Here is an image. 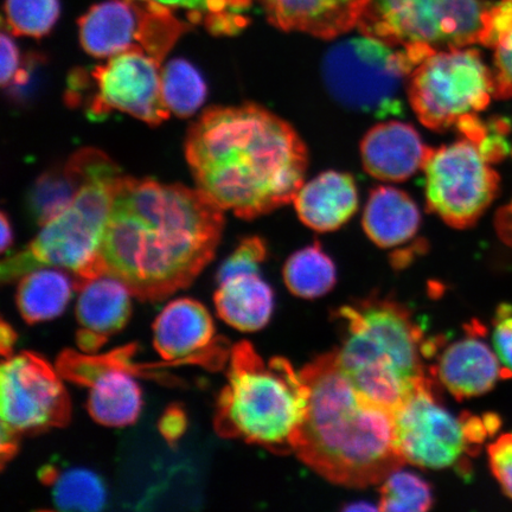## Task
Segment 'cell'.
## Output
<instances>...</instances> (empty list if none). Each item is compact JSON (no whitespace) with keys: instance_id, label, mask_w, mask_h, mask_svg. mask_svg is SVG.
<instances>
[{"instance_id":"6da1fadb","label":"cell","mask_w":512,"mask_h":512,"mask_svg":"<svg viewBox=\"0 0 512 512\" xmlns=\"http://www.w3.org/2000/svg\"><path fill=\"white\" fill-rule=\"evenodd\" d=\"M223 226V209L200 189L123 176L102 242V270L133 297L160 302L191 285L214 259Z\"/></svg>"},{"instance_id":"7a4b0ae2","label":"cell","mask_w":512,"mask_h":512,"mask_svg":"<svg viewBox=\"0 0 512 512\" xmlns=\"http://www.w3.org/2000/svg\"><path fill=\"white\" fill-rule=\"evenodd\" d=\"M185 155L198 189L245 220L293 201L309 163L294 128L256 105L209 108L190 127Z\"/></svg>"},{"instance_id":"3957f363","label":"cell","mask_w":512,"mask_h":512,"mask_svg":"<svg viewBox=\"0 0 512 512\" xmlns=\"http://www.w3.org/2000/svg\"><path fill=\"white\" fill-rule=\"evenodd\" d=\"M310 389L309 408L294 453L329 482L348 488L381 484L400 469L395 415L352 384L336 352L300 370Z\"/></svg>"},{"instance_id":"277c9868","label":"cell","mask_w":512,"mask_h":512,"mask_svg":"<svg viewBox=\"0 0 512 512\" xmlns=\"http://www.w3.org/2000/svg\"><path fill=\"white\" fill-rule=\"evenodd\" d=\"M343 336L336 350L339 369L368 398L395 413L430 379L428 341L406 306L370 297L335 312Z\"/></svg>"},{"instance_id":"5b68a950","label":"cell","mask_w":512,"mask_h":512,"mask_svg":"<svg viewBox=\"0 0 512 512\" xmlns=\"http://www.w3.org/2000/svg\"><path fill=\"white\" fill-rule=\"evenodd\" d=\"M309 400V386L290 361H266L242 341L230 352L214 428L223 439L242 440L275 454L294 453Z\"/></svg>"},{"instance_id":"8992f818","label":"cell","mask_w":512,"mask_h":512,"mask_svg":"<svg viewBox=\"0 0 512 512\" xmlns=\"http://www.w3.org/2000/svg\"><path fill=\"white\" fill-rule=\"evenodd\" d=\"M121 177L119 166L99 151L91 174L72 204L43 224L41 232L23 251L3 260V283L40 268L56 267L72 275L78 290L86 281L104 275L101 247Z\"/></svg>"},{"instance_id":"52a82bcc","label":"cell","mask_w":512,"mask_h":512,"mask_svg":"<svg viewBox=\"0 0 512 512\" xmlns=\"http://www.w3.org/2000/svg\"><path fill=\"white\" fill-rule=\"evenodd\" d=\"M395 48L399 47L368 35L337 42L323 60L326 88L350 110L380 118L400 114L403 85L435 50L424 46Z\"/></svg>"},{"instance_id":"ba28073f","label":"cell","mask_w":512,"mask_h":512,"mask_svg":"<svg viewBox=\"0 0 512 512\" xmlns=\"http://www.w3.org/2000/svg\"><path fill=\"white\" fill-rule=\"evenodd\" d=\"M396 444L405 460L421 469H454L469 475V457L476 456L494 435L498 416L453 415L441 405L437 381L431 376L396 409Z\"/></svg>"},{"instance_id":"9c48e42d","label":"cell","mask_w":512,"mask_h":512,"mask_svg":"<svg viewBox=\"0 0 512 512\" xmlns=\"http://www.w3.org/2000/svg\"><path fill=\"white\" fill-rule=\"evenodd\" d=\"M486 0H370L358 27L394 47L434 50L482 44Z\"/></svg>"},{"instance_id":"30bf717a","label":"cell","mask_w":512,"mask_h":512,"mask_svg":"<svg viewBox=\"0 0 512 512\" xmlns=\"http://www.w3.org/2000/svg\"><path fill=\"white\" fill-rule=\"evenodd\" d=\"M409 104L433 131H445L482 112L494 96V76L475 49L435 50L407 82Z\"/></svg>"},{"instance_id":"8fae6325","label":"cell","mask_w":512,"mask_h":512,"mask_svg":"<svg viewBox=\"0 0 512 512\" xmlns=\"http://www.w3.org/2000/svg\"><path fill=\"white\" fill-rule=\"evenodd\" d=\"M2 469L17 456L25 435L66 427L72 419V402L57 369L35 352L4 358L0 368Z\"/></svg>"},{"instance_id":"7c38bea8","label":"cell","mask_w":512,"mask_h":512,"mask_svg":"<svg viewBox=\"0 0 512 512\" xmlns=\"http://www.w3.org/2000/svg\"><path fill=\"white\" fill-rule=\"evenodd\" d=\"M67 100L76 104L89 92L88 113L93 119L118 111L149 125L169 118L162 92L160 62L139 50L125 51L91 73L75 70L68 82Z\"/></svg>"},{"instance_id":"4fadbf2b","label":"cell","mask_w":512,"mask_h":512,"mask_svg":"<svg viewBox=\"0 0 512 512\" xmlns=\"http://www.w3.org/2000/svg\"><path fill=\"white\" fill-rule=\"evenodd\" d=\"M472 140L430 151L424 168L427 207L448 226L470 228L494 202L499 177Z\"/></svg>"},{"instance_id":"5bb4252c","label":"cell","mask_w":512,"mask_h":512,"mask_svg":"<svg viewBox=\"0 0 512 512\" xmlns=\"http://www.w3.org/2000/svg\"><path fill=\"white\" fill-rule=\"evenodd\" d=\"M133 351L130 347L98 356L66 350L56 362L62 379L89 388L88 413L102 426H130L142 412V389L136 381L140 368L130 362Z\"/></svg>"},{"instance_id":"9a60e30c","label":"cell","mask_w":512,"mask_h":512,"mask_svg":"<svg viewBox=\"0 0 512 512\" xmlns=\"http://www.w3.org/2000/svg\"><path fill=\"white\" fill-rule=\"evenodd\" d=\"M153 345L169 366H198L221 370L230 352L226 338L216 336L213 317L206 306L190 298L166 305L153 323Z\"/></svg>"},{"instance_id":"2e32d148","label":"cell","mask_w":512,"mask_h":512,"mask_svg":"<svg viewBox=\"0 0 512 512\" xmlns=\"http://www.w3.org/2000/svg\"><path fill=\"white\" fill-rule=\"evenodd\" d=\"M79 36L86 53L98 59L130 50L153 56L162 41L163 14L149 4L107 0L79 19Z\"/></svg>"},{"instance_id":"e0dca14e","label":"cell","mask_w":512,"mask_h":512,"mask_svg":"<svg viewBox=\"0 0 512 512\" xmlns=\"http://www.w3.org/2000/svg\"><path fill=\"white\" fill-rule=\"evenodd\" d=\"M466 329V336L451 344L440 339L437 361L430 370L433 379L459 401L489 393L507 377L496 352L485 343L483 329L478 330L477 323Z\"/></svg>"},{"instance_id":"ac0fdd59","label":"cell","mask_w":512,"mask_h":512,"mask_svg":"<svg viewBox=\"0 0 512 512\" xmlns=\"http://www.w3.org/2000/svg\"><path fill=\"white\" fill-rule=\"evenodd\" d=\"M76 342L86 354H94L108 338L123 330L132 315V293L120 280L101 275L78 287Z\"/></svg>"},{"instance_id":"d6986e66","label":"cell","mask_w":512,"mask_h":512,"mask_svg":"<svg viewBox=\"0 0 512 512\" xmlns=\"http://www.w3.org/2000/svg\"><path fill=\"white\" fill-rule=\"evenodd\" d=\"M430 151L413 126L396 120L374 126L361 143L364 169L384 182L411 178L424 168Z\"/></svg>"},{"instance_id":"ffe728a7","label":"cell","mask_w":512,"mask_h":512,"mask_svg":"<svg viewBox=\"0 0 512 512\" xmlns=\"http://www.w3.org/2000/svg\"><path fill=\"white\" fill-rule=\"evenodd\" d=\"M260 3L274 27L329 40L356 27L370 0H260Z\"/></svg>"},{"instance_id":"44dd1931","label":"cell","mask_w":512,"mask_h":512,"mask_svg":"<svg viewBox=\"0 0 512 512\" xmlns=\"http://www.w3.org/2000/svg\"><path fill=\"white\" fill-rule=\"evenodd\" d=\"M293 201L305 226L317 232H332L356 213L357 188L350 175L328 171L303 184Z\"/></svg>"},{"instance_id":"7402d4cb","label":"cell","mask_w":512,"mask_h":512,"mask_svg":"<svg viewBox=\"0 0 512 512\" xmlns=\"http://www.w3.org/2000/svg\"><path fill=\"white\" fill-rule=\"evenodd\" d=\"M214 303L217 315L242 332H256L270 322L273 290L258 273H241L217 283Z\"/></svg>"},{"instance_id":"603a6c76","label":"cell","mask_w":512,"mask_h":512,"mask_svg":"<svg viewBox=\"0 0 512 512\" xmlns=\"http://www.w3.org/2000/svg\"><path fill=\"white\" fill-rule=\"evenodd\" d=\"M96 155L98 150L83 149L63 165L44 172L29 191L30 219L43 226L66 210L91 174Z\"/></svg>"},{"instance_id":"cb8c5ba5","label":"cell","mask_w":512,"mask_h":512,"mask_svg":"<svg viewBox=\"0 0 512 512\" xmlns=\"http://www.w3.org/2000/svg\"><path fill=\"white\" fill-rule=\"evenodd\" d=\"M420 221V211L406 192L392 187L371 191L364 209L363 228L376 246L405 245L418 233Z\"/></svg>"},{"instance_id":"d4e9b609","label":"cell","mask_w":512,"mask_h":512,"mask_svg":"<svg viewBox=\"0 0 512 512\" xmlns=\"http://www.w3.org/2000/svg\"><path fill=\"white\" fill-rule=\"evenodd\" d=\"M75 283L72 275L60 270L40 268L19 281L16 304L28 324L48 322L62 315L72 299Z\"/></svg>"},{"instance_id":"484cf974","label":"cell","mask_w":512,"mask_h":512,"mask_svg":"<svg viewBox=\"0 0 512 512\" xmlns=\"http://www.w3.org/2000/svg\"><path fill=\"white\" fill-rule=\"evenodd\" d=\"M38 478L51 489L56 510L95 512L106 507V484L98 473L91 470L46 465L38 471Z\"/></svg>"},{"instance_id":"4316f807","label":"cell","mask_w":512,"mask_h":512,"mask_svg":"<svg viewBox=\"0 0 512 512\" xmlns=\"http://www.w3.org/2000/svg\"><path fill=\"white\" fill-rule=\"evenodd\" d=\"M174 12H187L190 23L202 24L215 36H233L248 24L252 0H131Z\"/></svg>"},{"instance_id":"83f0119b","label":"cell","mask_w":512,"mask_h":512,"mask_svg":"<svg viewBox=\"0 0 512 512\" xmlns=\"http://www.w3.org/2000/svg\"><path fill=\"white\" fill-rule=\"evenodd\" d=\"M285 284L294 296L316 299L335 287L337 273L334 261L318 243L290 256L284 267Z\"/></svg>"},{"instance_id":"f1b7e54d","label":"cell","mask_w":512,"mask_h":512,"mask_svg":"<svg viewBox=\"0 0 512 512\" xmlns=\"http://www.w3.org/2000/svg\"><path fill=\"white\" fill-rule=\"evenodd\" d=\"M162 92L169 111L187 118L206 101L207 85L190 62L175 59L162 69Z\"/></svg>"},{"instance_id":"f546056e","label":"cell","mask_w":512,"mask_h":512,"mask_svg":"<svg viewBox=\"0 0 512 512\" xmlns=\"http://www.w3.org/2000/svg\"><path fill=\"white\" fill-rule=\"evenodd\" d=\"M379 509L390 512H421L432 508L434 499L430 484L413 472L400 469L390 473L381 483Z\"/></svg>"},{"instance_id":"4dcf8cb0","label":"cell","mask_w":512,"mask_h":512,"mask_svg":"<svg viewBox=\"0 0 512 512\" xmlns=\"http://www.w3.org/2000/svg\"><path fill=\"white\" fill-rule=\"evenodd\" d=\"M5 23L15 36L41 38L60 17L59 0H6Z\"/></svg>"},{"instance_id":"1f68e13d","label":"cell","mask_w":512,"mask_h":512,"mask_svg":"<svg viewBox=\"0 0 512 512\" xmlns=\"http://www.w3.org/2000/svg\"><path fill=\"white\" fill-rule=\"evenodd\" d=\"M267 256V247L264 240L253 236L240 242L234 253L223 262L217 283L241 273H258Z\"/></svg>"},{"instance_id":"d6a6232c","label":"cell","mask_w":512,"mask_h":512,"mask_svg":"<svg viewBox=\"0 0 512 512\" xmlns=\"http://www.w3.org/2000/svg\"><path fill=\"white\" fill-rule=\"evenodd\" d=\"M492 473L505 495L512 499V434L501 435L488 448Z\"/></svg>"},{"instance_id":"836d02e7","label":"cell","mask_w":512,"mask_h":512,"mask_svg":"<svg viewBox=\"0 0 512 512\" xmlns=\"http://www.w3.org/2000/svg\"><path fill=\"white\" fill-rule=\"evenodd\" d=\"M2 85L4 88L18 89L27 85L30 70L23 66L21 54L12 37L2 34Z\"/></svg>"},{"instance_id":"e575fe53","label":"cell","mask_w":512,"mask_h":512,"mask_svg":"<svg viewBox=\"0 0 512 512\" xmlns=\"http://www.w3.org/2000/svg\"><path fill=\"white\" fill-rule=\"evenodd\" d=\"M492 343L499 362L507 377L512 376V306L502 304L498 307L494 320Z\"/></svg>"},{"instance_id":"d590c367","label":"cell","mask_w":512,"mask_h":512,"mask_svg":"<svg viewBox=\"0 0 512 512\" xmlns=\"http://www.w3.org/2000/svg\"><path fill=\"white\" fill-rule=\"evenodd\" d=\"M494 76V96L497 99L512 98V31L496 46Z\"/></svg>"},{"instance_id":"8d00e7d4","label":"cell","mask_w":512,"mask_h":512,"mask_svg":"<svg viewBox=\"0 0 512 512\" xmlns=\"http://www.w3.org/2000/svg\"><path fill=\"white\" fill-rule=\"evenodd\" d=\"M512 31V0H499L492 4L486 18L482 44L496 48L497 44Z\"/></svg>"},{"instance_id":"74e56055","label":"cell","mask_w":512,"mask_h":512,"mask_svg":"<svg viewBox=\"0 0 512 512\" xmlns=\"http://www.w3.org/2000/svg\"><path fill=\"white\" fill-rule=\"evenodd\" d=\"M160 432L169 443H175L187 427V418L181 408L171 407L160 420Z\"/></svg>"},{"instance_id":"f35d334b","label":"cell","mask_w":512,"mask_h":512,"mask_svg":"<svg viewBox=\"0 0 512 512\" xmlns=\"http://www.w3.org/2000/svg\"><path fill=\"white\" fill-rule=\"evenodd\" d=\"M495 226L499 238L512 247V201L498 211Z\"/></svg>"},{"instance_id":"ab89813d","label":"cell","mask_w":512,"mask_h":512,"mask_svg":"<svg viewBox=\"0 0 512 512\" xmlns=\"http://www.w3.org/2000/svg\"><path fill=\"white\" fill-rule=\"evenodd\" d=\"M16 342V331L5 320H2V323H0V351H2L4 358L14 355L12 351H14Z\"/></svg>"},{"instance_id":"60d3db41","label":"cell","mask_w":512,"mask_h":512,"mask_svg":"<svg viewBox=\"0 0 512 512\" xmlns=\"http://www.w3.org/2000/svg\"><path fill=\"white\" fill-rule=\"evenodd\" d=\"M0 221H2V252L4 253L6 249L11 247L12 241H14V234H12V228L8 216L3 213Z\"/></svg>"},{"instance_id":"b9f144b4","label":"cell","mask_w":512,"mask_h":512,"mask_svg":"<svg viewBox=\"0 0 512 512\" xmlns=\"http://www.w3.org/2000/svg\"><path fill=\"white\" fill-rule=\"evenodd\" d=\"M345 510L347 511H354V510H376V508L373 507V505L371 504H368L366 502H361L360 503H357V504H354V505H349L348 508H345Z\"/></svg>"}]
</instances>
